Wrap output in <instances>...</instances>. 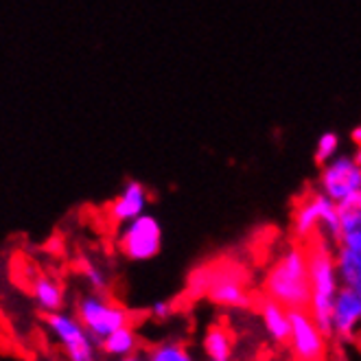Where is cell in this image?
<instances>
[{"mask_svg": "<svg viewBox=\"0 0 361 361\" xmlns=\"http://www.w3.org/2000/svg\"><path fill=\"white\" fill-rule=\"evenodd\" d=\"M114 361H147V357L140 355V353H134V355H127V357H121V359H114Z\"/></svg>", "mask_w": 361, "mask_h": 361, "instance_id": "44dd1931", "label": "cell"}, {"mask_svg": "<svg viewBox=\"0 0 361 361\" xmlns=\"http://www.w3.org/2000/svg\"><path fill=\"white\" fill-rule=\"evenodd\" d=\"M202 291L206 298L226 309H247L252 305V293L245 287V279L237 267L221 265L215 269H202Z\"/></svg>", "mask_w": 361, "mask_h": 361, "instance_id": "52a82bcc", "label": "cell"}, {"mask_svg": "<svg viewBox=\"0 0 361 361\" xmlns=\"http://www.w3.org/2000/svg\"><path fill=\"white\" fill-rule=\"evenodd\" d=\"M202 348L208 361H232L235 359V337L226 324L212 322L202 337Z\"/></svg>", "mask_w": 361, "mask_h": 361, "instance_id": "5bb4252c", "label": "cell"}, {"mask_svg": "<svg viewBox=\"0 0 361 361\" xmlns=\"http://www.w3.org/2000/svg\"><path fill=\"white\" fill-rule=\"evenodd\" d=\"M162 247V228L154 215H140L134 221L121 226L116 237V250L132 263L152 261Z\"/></svg>", "mask_w": 361, "mask_h": 361, "instance_id": "8992f818", "label": "cell"}, {"mask_svg": "<svg viewBox=\"0 0 361 361\" xmlns=\"http://www.w3.org/2000/svg\"><path fill=\"white\" fill-rule=\"evenodd\" d=\"M259 315L263 329L267 333V337L274 344H289L291 337V309H287L285 305L276 302L271 298H261L259 300Z\"/></svg>", "mask_w": 361, "mask_h": 361, "instance_id": "7c38bea8", "label": "cell"}, {"mask_svg": "<svg viewBox=\"0 0 361 361\" xmlns=\"http://www.w3.org/2000/svg\"><path fill=\"white\" fill-rule=\"evenodd\" d=\"M138 346H140V339H138V333L132 324L110 333L108 337H103L99 342V350L105 357H112V359L134 355V353H138Z\"/></svg>", "mask_w": 361, "mask_h": 361, "instance_id": "9a60e30c", "label": "cell"}, {"mask_svg": "<svg viewBox=\"0 0 361 361\" xmlns=\"http://www.w3.org/2000/svg\"><path fill=\"white\" fill-rule=\"evenodd\" d=\"M147 361H195L193 353L180 339H162L145 350Z\"/></svg>", "mask_w": 361, "mask_h": 361, "instance_id": "2e32d148", "label": "cell"}, {"mask_svg": "<svg viewBox=\"0 0 361 361\" xmlns=\"http://www.w3.org/2000/svg\"><path fill=\"white\" fill-rule=\"evenodd\" d=\"M29 289H31V298L44 313L61 311L63 305H66V291H63V287L53 279V276L37 274L35 279H31Z\"/></svg>", "mask_w": 361, "mask_h": 361, "instance_id": "4fadbf2b", "label": "cell"}, {"mask_svg": "<svg viewBox=\"0 0 361 361\" xmlns=\"http://www.w3.org/2000/svg\"><path fill=\"white\" fill-rule=\"evenodd\" d=\"M147 204H149V190L140 182L130 180L121 188V193L108 204L105 215H108L112 226H125L134 221L136 217L145 215Z\"/></svg>", "mask_w": 361, "mask_h": 361, "instance_id": "8fae6325", "label": "cell"}, {"mask_svg": "<svg viewBox=\"0 0 361 361\" xmlns=\"http://www.w3.org/2000/svg\"><path fill=\"white\" fill-rule=\"evenodd\" d=\"M359 254H361V252H359Z\"/></svg>", "mask_w": 361, "mask_h": 361, "instance_id": "cb8c5ba5", "label": "cell"}, {"mask_svg": "<svg viewBox=\"0 0 361 361\" xmlns=\"http://www.w3.org/2000/svg\"><path fill=\"white\" fill-rule=\"evenodd\" d=\"M329 335L313 320L309 309L291 311L289 348L298 361H324Z\"/></svg>", "mask_w": 361, "mask_h": 361, "instance_id": "ba28073f", "label": "cell"}, {"mask_svg": "<svg viewBox=\"0 0 361 361\" xmlns=\"http://www.w3.org/2000/svg\"><path fill=\"white\" fill-rule=\"evenodd\" d=\"M333 241L317 232L307 245V257H309V279H311V305L309 311L313 315V320L320 324V329L331 337V313L333 305L339 289H342V279H339V269H337V257L335 250L331 245Z\"/></svg>", "mask_w": 361, "mask_h": 361, "instance_id": "7a4b0ae2", "label": "cell"}, {"mask_svg": "<svg viewBox=\"0 0 361 361\" xmlns=\"http://www.w3.org/2000/svg\"><path fill=\"white\" fill-rule=\"evenodd\" d=\"M75 313L97 342H101L110 333L132 324V311L99 291L79 295Z\"/></svg>", "mask_w": 361, "mask_h": 361, "instance_id": "5b68a950", "label": "cell"}, {"mask_svg": "<svg viewBox=\"0 0 361 361\" xmlns=\"http://www.w3.org/2000/svg\"><path fill=\"white\" fill-rule=\"evenodd\" d=\"M335 245H342V247H348V250H355V252H361V226L359 228H353V230H346L342 232V237Z\"/></svg>", "mask_w": 361, "mask_h": 361, "instance_id": "d6986e66", "label": "cell"}, {"mask_svg": "<svg viewBox=\"0 0 361 361\" xmlns=\"http://www.w3.org/2000/svg\"><path fill=\"white\" fill-rule=\"evenodd\" d=\"M81 271H83V279H86V283L92 287V291H99V293L108 291V274H105L99 265L86 261L81 267Z\"/></svg>", "mask_w": 361, "mask_h": 361, "instance_id": "ac0fdd59", "label": "cell"}, {"mask_svg": "<svg viewBox=\"0 0 361 361\" xmlns=\"http://www.w3.org/2000/svg\"><path fill=\"white\" fill-rule=\"evenodd\" d=\"M44 326L66 361H97L99 342L81 324L77 313L55 311L44 315Z\"/></svg>", "mask_w": 361, "mask_h": 361, "instance_id": "277c9868", "label": "cell"}, {"mask_svg": "<svg viewBox=\"0 0 361 361\" xmlns=\"http://www.w3.org/2000/svg\"><path fill=\"white\" fill-rule=\"evenodd\" d=\"M291 230H293V237L302 243L309 241L313 235H317V232H322L333 243H337L339 235H342L337 204L331 197H326L320 188L309 190L293 208Z\"/></svg>", "mask_w": 361, "mask_h": 361, "instance_id": "3957f363", "label": "cell"}, {"mask_svg": "<svg viewBox=\"0 0 361 361\" xmlns=\"http://www.w3.org/2000/svg\"><path fill=\"white\" fill-rule=\"evenodd\" d=\"M350 138H353V142H355L357 147L361 145V125H359V127H355L353 134H350Z\"/></svg>", "mask_w": 361, "mask_h": 361, "instance_id": "7402d4cb", "label": "cell"}, {"mask_svg": "<svg viewBox=\"0 0 361 361\" xmlns=\"http://www.w3.org/2000/svg\"><path fill=\"white\" fill-rule=\"evenodd\" d=\"M317 188L335 204L353 195L355 190H361V164L355 156H339L320 166V178Z\"/></svg>", "mask_w": 361, "mask_h": 361, "instance_id": "9c48e42d", "label": "cell"}, {"mask_svg": "<svg viewBox=\"0 0 361 361\" xmlns=\"http://www.w3.org/2000/svg\"><path fill=\"white\" fill-rule=\"evenodd\" d=\"M355 160H357V162L361 164V145H359V149L355 152Z\"/></svg>", "mask_w": 361, "mask_h": 361, "instance_id": "603a6c76", "label": "cell"}, {"mask_svg": "<svg viewBox=\"0 0 361 361\" xmlns=\"http://www.w3.org/2000/svg\"><path fill=\"white\" fill-rule=\"evenodd\" d=\"M149 313H152L154 320H158V322H164V320H169V317H171V313H173V307H171V302H166V300H156V302L152 305Z\"/></svg>", "mask_w": 361, "mask_h": 361, "instance_id": "ffe728a7", "label": "cell"}, {"mask_svg": "<svg viewBox=\"0 0 361 361\" xmlns=\"http://www.w3.org/2000/svg\"><path fill=\"white\" fill-rule=\"evenodd\" d=\"M331 329L339 339H355L361 331V293L353 287L342 285L339 289L333 313H331Z\"/></svg>", "mask_w": 361, "mask_h": 361, "instance_id": "30bf717a", "label": "cell"}, {"mask_svg": "<svg viewBox=\"0 0 361 361\" xmlns=\"http://www.w3.org/2000/svg\"><path fill=\"white\" fill-rule=\"evenodd\" d=\"M263 293L267 298L285 305L287 309H309L311 305V279H309V257L302 241L287 245L276 257L265 276Z\"/></svg>", "mask_w": 361, "mask_h": 361, "instance_id": "6da1fadb", "label": "cell"}, {"mask_svg": "<svg viewBox=\"0 0 361 361\" xmlns=\"http://www.w3.org/2000/svg\"><path fill=\"white\" fill-rule=\"evenodd\" d=\"M337 149H339V136L335 132H324L315 145V154H313L315 164L324 166L326 162H331L337 156Z\"/></svg>", "mask_w": 361, "mask_h": 361, "instance_id": "e0dca14e", "label": "cell"}]
</instances>
